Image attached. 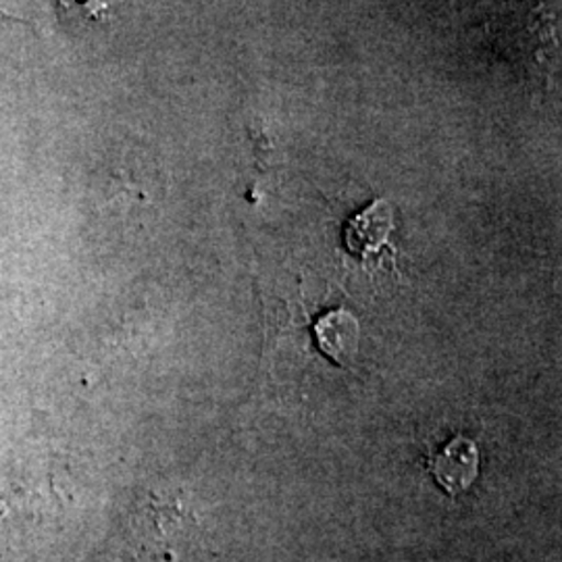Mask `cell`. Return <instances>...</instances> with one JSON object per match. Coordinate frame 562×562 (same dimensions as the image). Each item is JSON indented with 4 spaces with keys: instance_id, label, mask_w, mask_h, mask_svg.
<instances>
[{
    "instance_id": "cell-1",
    "label": "cell",
    "mask_w": 562,
    "mask_h": 562,
    "mask_svg": "<svg viewBox=\"0 0 562 562\" xmlns=\"http://www.w3.org/2000/svg\"><path fill=\"white\" fill-rule=\"evenodd\" d=\"M429 471L446 494L452 498L461 496L462 492L473 485L480 473L477 446L464 436H457L429 459Z\"/></svg>"
},
{
    "instance_id": "cell-2",
    "label": "cell",
    "mask_w": 562,
    "mask_h": 562,
    "mask_svg": "<svg viewBox=\"0 0 562 562\" xmlns=\"http://www.w3.org/2000/svg\"><path fill=\"white\" fill-rule=\"evenodd\" d=\"M323 355L341 367H350L359 352V322L344 308L329 311L315 323Z\"/></svg>"
},
{
    "instance_id": "cell-3",
    "label": "cell",
    "mask_w": 562,
    "mask_h": 562,
    "mask_svg": "<svg viewBox=\"0 0 562 562\" xmlns=\"http://www.w3.org/2000/svg\"><path fill=\"white\" fill-rule=\"evenodd\" d=\"M392 227V206L385 201H375L346 225V246L350 252L367 257L382 248Z\"/></svg>"
},
{
    "instance_id": "cell-4",
    "label": "cell",
    "mask_w": 562,
    "mask_h": 562,
    "mask_svg": "<svg viewBox=\"0 0 562 562\" xmlns=\"http://www.w3.org/2000/svg\"><path fill=\"white\" fill-rule=\"evenodd\" d=\"M0 15H4V18H13V15H11V13H9V11H4V9H2V7H0Z\"/></svg>"
}]
</instances>
